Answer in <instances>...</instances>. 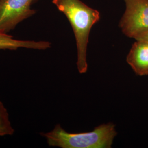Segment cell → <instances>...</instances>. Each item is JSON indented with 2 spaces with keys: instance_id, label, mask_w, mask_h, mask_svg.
Wrapping results in <instances>:
<instances>
[{
  "instance_id": "cell-1",
  "label": "cell",
  "mask_w": 148,
  "mask_h": 148,
  "mask_svg": "<svg viewBox=\"0 0 148 148\" xmlns=\"http://www.w3.org/2000/svg\"><path fill=\"white\" fill-rule=\"evenodd\" d=\"M52 2L71 25L77 49V67L80 74H85L88 68L87 49L90 32L99 21L100 13L81 0H52Z\"/></svg>"
},
{
  "instance_id": "cell-2",
  "label": "cell",
  "mask_w": 148,
  "mask_h": 148,
  "mask_svg": "<svg viewBox=\"0 0 148 148\" xmlns=\"http://www.w3.org/2000/svg\"><path fill=\"white\" fill-rule=\"evenodd\" d=\"M49 146L62 148H110L117 134L115 124L109 122L82 133L66 132L59 124L49 132L41 133Z\"/></svg>"
},
{
  "instance_id": "cell-3",
  "label": "cell",
  "mask_w": 148,
  "mask_h": 148,
  "mask_svg": "<svg viewBox=\"0 0 148 148\" xmlns=\"http://www.w3.org/2000/svg\"><path fill=\"white\" fill-rule=\"evenodd\" d=\"M126 10L119 23L123 34L134 38L148 30V0H124Z\"/></svg>"
},
{
  "instance_id": "cell-4",
  "label": "cell",
  "mask_w": 148,
  "mask_h": 148,
  "mask_svg": "<svg viewBox=\"0 0 148 148\" xmlns=\"http://www.w3.org/2000/svg\"><path fill=\"white\" fill-rule=\"evenodd\" d=\"M35 0H0V32L8 34L36 11L31 8Z\"/></svg>"
},
{
  "instance_id": "cell-5",
  "label": "cell",
  "mask_w": 148,
  "mask_h": 148,
  "mask_svg": "<svg viewBox=\"0 0 148 148\" xmlns=\"http://www.w3.org/2000/svg\"><path fill=\"white\" fill-rule=\"evenodd\" d=\"M126 61L136 75H148V43L136 40L127 54Z\"/></svg>"
},
{
  "instance_id": "cell-6",
  "label": "cell",
  "mask_w": 148,
  "mask_h": 148,
  "mask_svg": "<svg viewBox=\"0 0 148 148\" xmlns=\"http://www.w3.org/2000/svg\"><path fill=\"white\" fill-rule=\"evenodd\" d=\"M51 47V43L45 41L20 40L14 38L12 36L0 32V49L17 50L24 48L36 50H46Z\"/></svg>"
},
{
  "instance_id": "cell-7",
  "label": "cell",
  "mask_w": 148,
  "mask_h": 148,
  "mask_svg": "<svg viewBox=\"0 0 148 148\" xmlns=\"http://www.w3.org/2000/svg\"><path fill=\"white\" fill-rule=\"evenodd\" d=\"M14 133L7 109L0 101V136H11Z\"/></svg>"
},
{
  "instance_id": "cell-8",
  "label": "cell",
  "mask_w": 148,
  "mask_h": 148,
  "mask_svg": "<svg viewBox=\"0 0 148 148\" xmlns=\"http://www.w3.org/2000/svg\"><path fill=\"white\" fill-rule=\"evenodd\" d=\"M136 41H142L148 43V30L142 32L134 38Z\"/></svg>"
}]
</instances>
